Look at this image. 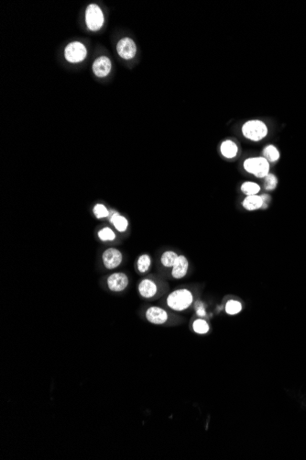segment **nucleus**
Here are the masks:
<instances>
[{"label":"nucleus","mask_w":306,"mask_h":460,"mask_svg":"<svg viewBox=\"0 0 306 460\" xmlns=\"http://www.w3.org/2000/svg\"><path fill=\"white\" fill-rule=\"evenodd\" d=\"M193 295L187 288H179L170 293L166 303L169 308L175 312H183L193 304Z\"/></svg>","instance_id":"nucleus-1"},{"label":"nucleus","mask_w":306,"mask_h":460,"mask_svg":"<svg viewBox=\"0 0 306 460\" xmlns=\"http://www.w3.org/2000/svg\"><path fill=\"white\" fill-rule=\"evenodd\" d=\"M242 133L249 141H259L268 135V127L261 120L252 119L242 126Z\"/></svg>","instance_id":"nucleus-2"},{"label":"nucleus","mask_w":306,"mask_h":460,"mask_svg":"<svg viewBox=\"0 0 306 460\" xmlns=\"http://www.w3.org/2000/svg\"><path fill=\"white\" fill-rule=\"evenodd\" d=\"M243 167L247 173L258 179H265L269 174V163L263 157L247 158L243 163Z\"/></svg>","instance_id":"nucleus-3"},{"label":"nucleus","mask_w":306,"mask_h":460,"mask_svg":"<svg viewBox=\"0 0 306 460\" xmlns=\"http://www.w3.org/2000/svg\"><path fill=\"white\" fill-rule=\"evenodd\" d=\"M86 22L88 29L93 32H97L101 29L104 24V15L101 9L98 6L91 4L87 7Z\"/></svg>","instance_id":"nucleus-4"},{"label":"nucleus","mask_w":306,"mask_h":460,"mask_svg":"<svg viewBox=\"0 0 306 460\" xmlns=\"http://www.w3.org/2000/svg\"><path fill=\"white\" fill-rule=\"evenodd\" d=\"M65 58L70 63H79L87 55L86 46L79 42H74L67 45L65 49Z\"/></svg>","instance_id":"nucleus-5"},{"label":"nucleus","mask_w":306,"mask_h":460,"mask_svg":"<svg viewBox=\"0 0 306 460\" xmlns=\"http://www.w3.org/2000/svg\"><path fill=\"white\" fill-rule=\"evenodd\" d=\"M102 261L107 269H115L121 265L123 261V255L121 251L114 247H110L104 251Z\"/></svg>","instance_id":"nucleus-6"},{"label":"nucleus","mask_w":306,"mask_h":460,"mask_svg":"<svg viewBox=\"0 0 306 460\" xmlns=\"http://www.w3.org/2000/svg\"><path fill=\"white\" fill-rule=\"evenodd\" d=\"M129 277L122 272L113 273L107 279L108 287L113 292H121L129 286Z\"/></svg>","instance_id":"nucleus-7"},{"label":"nucleus","mask_w":306,"mask_h":460,"mask_svg":"<svg viewBox=\"0 0 306 460\" xmlns=\"http://www.w3.org/2000/svg\"><path fill=\"white\" fill-rule=\"evenodd\" d=\"M117 51L120 57L123 59H132L137 53V47L134 41L130 38H124L118 42Z\"/></svg>","instance_id":"nucleus-8"},{"label":"nucleus","mask_w":306,"mask_h":460,"mask_svg":"<svg viewBox=\"0 0 306 460\" xmlns=\"http://www.w3.org/2000/svg\"><path fill=\"white\" fill-rule=\"evenodd\" d=\"M146 319L151 324L161 325L165 324L169 319V314L164 309L157 306L150 307L146 311Z\"/></svg>","instance_id":"nucleus-9"},{"label":"nucleus","mask_w":306,"mask_h":460,"mask_svg":"<svg viewBox=\"0 0 306 460\" xmlns=\"http://www.w3.org/2000/svg\"><path fill=\"white\" fill-rule=\"evenodd\" d=\"M111 71V61L106 56L97 58L93 64V72L98 77L108 76Z\"/></svg>","instance_id":"nucleus-10"},{"label":"nucleus","mask_w":306,"mask_h":460,"mask_svg":"<svg viewBox=\"0 0 306 460\" xmlns=\"http://www.w3.org/2000/svg\"><path fill=\"white\" fill-rule=\"evenodd\" d=\"M188 269V259L184 255H179L176 263L172 267V277L175 279H181L187 275Z\"/></svg>","instance_id":"nucleus-11"},{"label":"nucleus","mask_w":306,"mask_h":460,"mask_svg":"<svg viewBox=\"0 0 306 460\" xmlns=\"http://www.w3.org/2000/svg\"><path fill=\"white\" fill-rule=\"evenodd\" d=\"M138 289L142 298H153L158 292V286L155 281L150 278H145L140 281Z\"/></svg>","instance_id":"nucleus-12"},{"label":"nucleus","mask_w":306,"mask_h":460,"mask_svg":"<svg viewBox=\"0 0 306 460\" xmlns=\"http://www.w3.org/2000/svg\"><path fill=\"white\" fill-rule=\"evenodd\" d=\"M109 222L113 224L115 229L119 233H125L129 228V220L118 213V211H112L110 212Z\"/></svg>","instance_id":"nucleus-13"},{"label":"nucleus","mask_w":306,"mask_h":460,"mask_svg":"<svg viewBox=\"0 0 306 460\" xmlns=\"http://www.w3.org/2000/svg\"><path fill=\"white\" fill-rule=\"evenodd\" d=\"M263 205V199L259 195L246 196L242 202V206L247 211H258L259 209H262Z\"/></svg>","instance_id":"nucleus-14"},{"label":"nucleus","mask_w":306,"mask_h":460,"mask_svg":"<svg viewBox=\"0 0 306 460\" xmlns=\"http://www.w3.org/2000/svg\"><path fill=\"white\" fill-rule=\"evenodd\" d=\"M220 152L223 157L228 158V159H232L237 156L238 146L236 145L235 141L226 140L221 143Z\"/></svg>","instance_id":"nucleus-15"},{"label":"nucleus","mask_w":306,"mask_h":460,"mask_svg":"<svg viewBox=\"0 0 306 460\" xmlns=\"http://www.w3.org/2000/svg\"><path fill=\"white\" fill-rule=\"evenodd\" d=\"M179 255L174 251H166L164 252L161 257V265L164 267H172L177 261Z\"/></svg>","instance_id":"nucleus-16"},{"label":"nucleus","mask_w":306,"mask_h":460,"mask_svg":"<svg viewBox=\"0 0 306 460\" xmlns=\"http://www.w3.org/2000/svg\"><path fill=\"white\" fill-rule=\"evenodd\" d=\"M151 255L148 254H143L140 255L139 258L137 259V268L141 274L146 273L147 271L151 268Z\"/></svg>","instance_id":"nucleus-17"},{"label":"nucleus","mask_w":306,"mask_h":460,"mask_svg":"<svg viewBox=\"0 0 306 460\" xmlns=\"http://www.w3.org/2000/svg\"><path fill=\"white\" fill-rule=\"evenodd\" d=\"M262 156L268 163L277 162L279 159V150L274 145H268L264 148Z\"/></svg>","instance_id":"nucleus-18"},{"label":"nucleus","mask_w":306,"mask_h":460,"mask_svg":"<svg viewBox=\"0 0 306 460\" xmlns=\"http://www.w3.org/2000/svg\"><path fill=\"white\" fill-rule=\"evenodd\" d=\"M241 191L246 196L258 195L260 191V187L255 182L247 181L241 185Z\"/></svg>","instance_id":"nucleus-19"},{"label":"nucleus","mask_w":306,"mask_h":460,"mask_svg":"<svg viewBox=\"0 0 306 460\" xmlns=\"http://www.w3.org/2000/svg\"><path fill=\"white\" fill-rule=\"evenodd\" d=\"M98 238L102 242H112L117 238V235L111 228L104 227L100 229L97 233Z\"/></svg>","instance_id":"nucleus-20"},{"label":"nucleus","mask_w":306,"mask_h":460,"mask_svg":"<svg viewBox=\"0 0 306 460\" xmlns=\"http://www.w3.org/2000/svg\"><path fill=\"white\" fill-rule=\"evenodd\" d=\"M242 303L236 299H230L226 303V313L228 315H236L242 312Z\"/></svg>","instance_id":"nucleus-21"},{"label":"nucleus","mask_w":306,"mask_h":460,"mask_svg":"<svg viewBox=\"0 0 306 460\" xmlns=\"http://www.w3.org/2000/svg\"><path fill=\"white\" fill-rule=\"evenodd\" d=\"M193 329L198 335H205L209 332L210 326L205 320L197 319L193 323Z\"/></svg>","instance_id":"nucleus-22"},{"label":"nucleus","mask_w":306,"mask_h":460,"mask_svg":"<svg viewBox=\"0 0 306 460\" xmlns=\"http://www.w3.org/2000/svg\"><path fill=\"white\" fill-rule=\"evenodd\" d=\"M93 212H94L96 218L99 219V220L104 219V218H108L110 215V211H108V208L104 204H101V203H98V204L94 207Z\"/></svg>","instance_id":"nucleus-23"},{"label":"nucleus","mask_w":306,"mask_h":460,"mask_svg":"<svg viewBox=\"0 0 306 460\" xmlns=\"http://www.w3.org/2000/svg\"><path fill=\"white\" fill-rule=\"evenodd\" d=\"M278 179L274 176L273 174H268V176L264 179V189L268 191H271L277 188Z\"/></svg>","instance_id":"nucleus-24"},{"label":"nucleus","mask_w":306,"mask_h":460,"mask_svg":"<svg viewBox=\"0 0 306 460\" xmlns=\"http://www.w3.org/2000/svg\"><path fill=\"white\" fill-rule=\"evenodd\" d=\"M195 311H196V314L198 315L199 317H204L206 315V310H205V307H204V303L201 302V301H197L195 302Z\"/></svg>","instance_id":"nucleus-25"},{"label":"nucleus","mask_w":306,"mask_h":460,"mask_svg":"<svg viewBox=\"0 0 306 460\" xmlns=\"http://www.w3.org/2000/svg\"><path fill=\"white\" fill-rule=\"evenodd\" d=\"M261 197H262L264 201V205L262 209H267L268 206V201H270V197L267 195V194H263V195H261Z\"/></svg>","instance_id":"nucleus-26"}]
</instances>
